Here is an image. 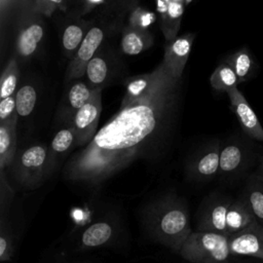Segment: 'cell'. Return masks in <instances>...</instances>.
Wrapping results in <instances>:
<instances>
[{"label":"cell","mask_w":263,"mask_h":263,"mask_svg":"<svg viewBox=\"0 0 263 263\" xmlns=\"http://www.w3.org/2000/svg\"><path fill=\"white\" fill-rule=\"evenodd\" d=\"M177 80L162 62L149 88L138 98L124 96L117 114L67 162L65 179L98 185L128 165L157 127Z\"/></svg>","instance_id":"6da1fadb"},{"label":"cell","mask_w":263,"mask_h":263,"mask_svg":"<svg viewBox=\"0 0 263 263\" xmlns=\"http://www.w3.org/2000/svg\"><path fill=\"white\" fill-rule=\"evenodd\" d=\"M142 221L154 241L176 253L192 232L187 202L175 193H164L151 200L143 212Z\"/></svg>","instance_id":"7a4b0ae2"},{"label":"cell","mask_w":263,"mask_h":263,"mask_svg":"<svg viewBox=\"0 0 263 263\" xmlns=\"http://www.w3.org/2000/svg\"><path fill=\"white\" fill-rule=\"evenodd\" d=\"M189 263H231L228 236L214 232L192 231L177 253Z\"/></svg>","instance_id":"3957f363"},{"label":"cell","mask_w":263,"mask_h":263,"mask_svg":"<svg viewBox=\"0 0 263 263\" xmlns=\"http://www.w3.org/2000/svg\"><path fill=\"white\" fill-rule=\"evenodd\" d=\"M13 181L22 190H33L42 185L49 175V161L44 146L35 145L24 150L13 159ZM11 163V164H12Z\"/></svg>","instance_id":"277c9868"},{"label":"cell","mask_w":263,"mask_h":263,"mask_svg":"<svg viewBox=\"0 0 263 263\" xmlns=\"http://www.w3.org/2000/svg\"><path fill=\"white\" fill-rule=\"evenodd\" d=\"M232 200L231 196L220 192L206 195L196 213V231L227 235L226 217Z\"/></svg>","instance_id":"5b68a950"},{"label":"cell","mask_w":263,"mask_h":263,"mask_svg":"<svg viewBox=\"0 0 263 263\" xmlns=\"http://www.w3.org/2000/svg\"><path fill=\"white\" fill-rule=\"evenodd\" d=\"M102 112L101 88L95 89L91 99L76 111L74 117L75 145H87L97 134L99 118Z\"/></svg>","instance_id":"8992f818"},{"label":"cell","mask_w":263,"mask_h":263,"mask_svg":"<svg viewBox=\"0 0 263 263\" xmlns=\"http://www.w3.org/2000/svg\"><path fill=\"white\" fill-rule=\"evenodd\" d=\"M119 231V221L116 217H106L86 226L79 234L77 251H86L105 247L111 243Z\"/></svg>","instance_id":"52a82bcc"},{"label":"cell","mask_w":263,"mask_h":263,"mask_svg":"<svg viewBox=\"0 0 263 263\" xmlns=\"http://www.w3.org/2000/svg\"><path fill=\"white\" fill-rule=\"evenodd\" d=\"M233 257H256L263 259V226L257 221L247 229L228 236Z\"/></svg>","instance_id":"ba28073f"},{"label":"cell","mask_w":263,"mask_h":263,"mask_svg":"<svg viewBox=\"0 0 263 263\" xmlns=\"http://www.w3.org/2000/svg\"><path fill=\"white\" fill-rule=\"evenodd\" d=\"M230 100L231 109L236 115L241 128L251 139L263 142V127L260 120L243 95L237 87H233L227 91Z\"/></svg>","instance_id":"9c48e42d"},{"label":"cell","mask_w":263,"mask_h":263,"mask_svg":"<svg viewBox=\"0 0 263 263\" xmlns=\"http://www.w3.org/2000/svg\"><path fill=\"white\" fill-rule=\"evenodd\" d=\"M103 31L100 28H91L83 38L78 50L68 68V79L79 78L85 71L87 64L95 58V53L103 41Z\"/></svg>","instance_id":"30bf717a"},{"label":"cell","mask_w":263,"mask_h":263,"mask_svg":"<svg viewBox=\"0 0 263 263\" xmlns=\"http://www.w3.org/2000/svg\"><path fill=\"white\" fill-rule=\"evenodd\" d=\"M192 42L193 35H186L174 39L165 48L163 64L175 79H179L182 76Z\"/></svg>","instance_id":"8fae6325"},{"label":"cell","mask_w":263,"mask_h":263,"mask_svg":"<svg viewBox=\"0 0 263 263\" xmlns=\"http://www.w3.org/2000/svg\"><path fill=\"white\" fill-rule=\"evenodd\" d=\"M249 162L248 150L238 143H230L220 150L219 173L227 178L239 175Z\"/></svg>","instance_id":"7c38bea8"},{"label":"cell","mask_w":263,"mask_h":263,"mask_svg":"<svg viewBox=\"0 0 263 263\" xmlns=\"http://www.w3.org/2000/svg\"><path fill=\"white\" fill-rule=\"evenodd\" d=\"M256 222L253 212L241 195L233 198L226 217V232L227 236L238 233Z\"/></svg>","instance_id":"4fadbf2b"},{"label":"cell","mask_w":263,"mask_h":263,"mask_svg":"<svg viewBox=\"0 0 263 263\" xmlns=\"http://www.w3.org/2000/svg\"><path fill=\"white\" fill-rule=\"evenodd\" d=\"M156 3L164 37L167 41H173L180 29L184 3L174 0H156Z\"/></svg>","instance_id":"5bb4252c"},{"label":"cell","mask_w":263,"mask_h":263,"mask_svg":"<svg viewBox=\"0 0 263 263\" xmlns=\"http://www.w3.org/2000/svg\"><path fill=\"white\" fill-rule=\"evenodd\" d=\"M16 114L9 120L0 122V168L9 166L15 154Z\"/></svg>","instance_id":"9a60e30c"},{"label":"cell","mask_w":263,"mask_h":263,"mask_svg":"<svg viewBox=\"0 0 263 263\" xmlns=\"http://www.w3.org/2000/svg\"><path fill=\"white\" fill-rule=\"evenodd\" d=\"M242 196L248 201L256 221L263 226V180L256 172L248 178Z\"/></svg>","instance_id":"2e32d148"},{"label":"cell","mask_w":263,"mask_h":263,"mask_svg":"<svg viewBox=\"0 0 263 263\" xmlns=\"http://www.w3.org/2000/svg\"><path fill=\"white\" fill-rule=\"evenodd\" d=\"M220 168V150L215 147L201 155L194 163L192 178L196 181H209L213 179Z\"/></svg>","instance_id":"e0dca14e"},{"label":"cell","mask_w":263,"mask_h":263,"mask_svg":"<svg viewBox=\"0 0 263 263\" xmlns=\"http://www.w3.org/2000/svg\"><path fill=\"white\" fill-rule=\"evenodd\" d=\"M14 255V233L10 210L0 212V260L7 262Z\"/></svg>","instance_id":"ac0fdd59"},{"label":"cell","mask_w":263,"mask_h":263,"mask_svg":"<svg viewBox=\"0 0 263 263\" xmlns=\"http://www.w3.org/2000/svg\"><path fill=\"white\" fill-rule=\"evenodd\" d=\"M210 82L213 88L225 91L227 93L233 87H236L239 82L234 70L228 63L219 65L210 77Z\"/></svg>","instance_id":"d6986e66"},{"label":"cell","mask_w":263,"mask_h":263,"mask_svg":"<svg viewBox=\"0 0 263 263\" xmlns=\"http://www.w3.org/2000/svg\"><path fill=\"white\" fill-rule=\"evenodd\" d=\"M227 63L234 70L239 82L250 79L252 73L256 71V63L247 48H241L236 51Z\"/></svg>","instance_id":"ffe728a7"},{"label":"cell","mask_w":263,"mask_h":263,"mask_svg":"<svg viewBox=\"0 0 263 263\" xmlns=\"http://www.w3.org/2000/svg\"><path fill=\"white\" fill-rule=\"evenodd\" d=\"M148 46V37L141 30L132 28L127 30L121 40L122 51L129 55H135L142 52Z\"/></svg>","instance_id":"44dd1931"},{"label":"cell","mask_w":263,"mask_h":263,"mask_svg":"<svg viewBox=\"0 0 263 263\" xmlns=\"http://www.w3.org/2000/svg\"><path fill=\"white\" fill-rule=\"evenodd\" d=\"M43 36V29L41 26L34 24L28 27L23 33L21 34L17 45L18 50L23 55H30L32 54L38 43L41 41Z\"/></svg>","instance_id":"7402d4cb"},{"label":"cell","mask_w":263,"mask_h":263,"mask_svg":"<svg viewBox=\"0 0 263 263\" xmlns=\"http://www.w3.org/2000/svg\"><path fill=\"white\" fill-rule=\"evenodd\" d=\"M36 91L31 85H25L21 87L15 96L16 112L20 116H28L35 107L36 104Z\"/></svg>","instance_id":"603a6c76"},{"label":"cell","mask_w":263,"mask_h":263,"mask_svg":"<svg viewBox=\"0 0 263 263\" xmlns=\"http://www.w3.org/2000/svg\"><path fill=\"white\" fill-rule=\"evenodd\" d=\"M107 64L104 59L95 57L86 67L85 74L88 81L91 84V89H98L101 87L107 77Z\"/></svg>","instance_id":"cb8c5ba5"},{"label":"cell","mask_w":263,"mask_h":263,"mask_svg":"<svg viewBox=\"0 0 263 263\" xmlns=\"http://www.w3.org/2000/svg\"><path fill=\"white\" fill-rule=\"evenodd\" d=\"M17 65L14 59H12L1 76L0 81V98L1 100L11 97L14 92L17 83Z\"/></svg>","instance_id":"d4e9b609"},{"label":"cell","mask_w":263,"mask_h":263,"mask_svg":"<svg viewBox=\"0 0 263 263\" xmlns=\"http://www.w3.org/2000/svg\"><path fill=\"white\" fill-rule=\"evenodd\" d=\"M93 90L83 82L75 83L69 91V103L74 110H79L92 97Z\"/></svg>","instance_id":"484cf974"},{"label":"cell","mask_w":263,"mask_h":263,"mask_svg":"<svg viewBox=\"0 0 263 263\" xmlns=\"http://www.w3.org/2000/svg\"><path fill=\"white\" fill-rule=\"evenodd\" d=\"M84 38L83 30L76 25L68 26L63 34V46L65 50L70 54L77 51Z\"/></svg>","instance_id":"4316f807"},{"label":"cell","mask_w":263,"mask_h":263,"mask_svg":"<svg viewBox=\"0 0 263 263\" xmlns=\"http://www.w3.org/2000/svg\"><path fill=\"white\" fill-rule=\"evenodd\" d=\"M75 144V132L74 129H61L58 132L51 142V150L54 153H63L69 150V148Z\"/></svg>","instance_id":"83f0119b"},{"label":"cell","mask_w":263,"mask_h":263,"mask_svg":"<svg viewBox=\"0 0 263 263\" xmlns=\"http://www.w3.org/2000/svg\"><path fill=\"white\" fill-rule=\"evenodd\" d=\"M15 189L14 187L7 181L4 171H1L0 178V212L8 211L11 209L12 200L14 198Z\"/></svg>","instance_id":"f1b7e54d"},{"label":"cell","mask_w":263,"mask_h":263,"mask_svg":"<svg viewBox=\"0 0 263 263\" xmlns=\"http://www.w3.org/2000/svg\"><path fill=\"white\" fill-rule=\"evenodd\" d=\"M154 20H155V15L152 12L146 11L143 9H137L133 13L132 25L134 28L142 30L147 28L150 24H152Z\"/></svg>","instance_id":"f546056e"},{"label":"cell","mask_w":263,"mask_h":263,"mask_svg":"<svg viewBox=\"0 0 263 263\" xmlns=\"http://www.w3.org/2000/svg\"><path fill=\"white\" fill-rule=\"evenodd\" d=\"M15 98L8 97L0 102V122L11 119L16 114Z\"/></svg>","instance_id":"4dcf8cb0"},{"label":"cell","mask_w":263,"mask_h":263,"mask_svg":"<svg viewBox=\"0 0 263 263\" xmlns=\"http://www.w3.org/2000/svg\"><path fill=\"white\" fill-rule=\"evenodd\" d=\"M258 175H259V177L263 180V156H262V158H261V161H260V165H259V168H258V171L256 172Z\"/></svg>","instance_id":"1f68e13d"},{"label":"cell","mask_w":263,"mask_h":263,"mask_svg":"<svg viewBox=\"0 0 263 263\" xmlns=\"http://www.w3.org/2000/svg\"><path fill=\"white\" fill-rule=\"evenodd\" d=\"M76 263H92L90 261H80V262H76Z\"/></svg>","instance_id":"d6a6232c"},{"label":"cell","mask_w":263,"mask_h":263,"mask_svg":"<svg viewBox=\"0 0 263 263\" xmlns=\"http://www.w3.org/2000/svg\"><path fill=\"white\" fill-rule=\"evenodd\" d=\"M91 2H95V3H98V2H100V1H102V0H90Z\"/></svg>","instance_id":"836d02e7"},{"label":"cell","mask_w":263,"mask_h":263,"mask_svg":"<svg viewBox=\"0 0 263 263\" xmlns=\"http://www.w3.org/2000/svg\"><path fill=\"white\" fill-rule=\"evenodd\" d=\"M192 0H185V4H189Z\"/></svg>","instance_id":"e575fe53"},{"label":"cell","mask_w":263,"mask_h":263,"mask_svg":"<svg viewBox=\"0 0 263 263\" xmlns=\"http://www.w3.org/2000/svg\"><path fill=\"white\" fill-rule=\"evenodd\" d=\"M174 1H178V2H182L185 4V0H174Z\"/></svg>","instance_id":"d590c367"}]
</instances>
